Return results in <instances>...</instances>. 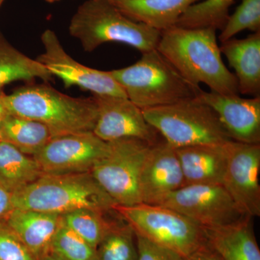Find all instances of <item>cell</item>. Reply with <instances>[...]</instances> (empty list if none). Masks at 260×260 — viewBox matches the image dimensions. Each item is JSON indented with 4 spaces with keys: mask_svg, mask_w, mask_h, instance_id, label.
<instances>
[{
    "mask_svg": "<svg viewBox=\"0 0 260 260\" xmlns=\"http://www.w3.org/2000/svg\"><path fill=\"white\" fill-rule=\"evenodd\" d=\"M44 175L36 159L0 140V183L12 193L21 190Z\"/></svg>",
    "mask_w": 260,
    "mask_h": 260,
    "instance_id": "obj_22",
    "label": "cell"
},
{
    "mask_svg": "<svg viewBox=\"0 0 260 260\" xmlns=\"http://www.w3.org/2000/svg\"><path fill=\"white\" fill-rule=\"evenodd\" d=\"M114 210L135 234L185 257L208 244L204 228L167 207L140 203Z\"/></svg>",
    "mask_w": 260,
    "mask_h": 260,
    "instance_id": "obj_7",
    "label": "cell"
},
{
    "mask_svg": "<svg viewBox=\"0 0 260 260\" xmlns=\"http://www.w3.org/2000/svg\"><path fill=\"white\" fill-rule=\"evenodd\" d=\"M109 143L93 132L54 137L34 157L44 174L91 172L109 151Z\"/></svg>",
    "mask_w": 260,
    "mask_h": 260,
    "instance_id": "obj_10",
    "label": "cell"
},
{
    "mask_svg": "<svg viewBox=\"0 0 260 260\" xmlns=\"http://www.w3.org/2000/svg\"><path fill=\"white\" fill-rule=\"evenodd\" d=\"M245 30L260 32V0H242L235 12L229 15L219 40L226 42Z\"/></svg>",
    "mask_w": 260,
    "mask_h": 260,
    "instance_id": "obj_28",
    "label": "cell"
},
{
    "mask_svg": "<svg viewBox=\"0 0 260 260\" xmlns=\"http://www.w3.org/2000/svg\"><path fill=\"white\" fill-rule=\"evenodd\" d=\"M196 98L213 109L231 139L260 144V97L245 99L201 89Z\"/></svg>",
    "mask_w": 260,
    "mask_h": 260,
    "instance_id": "obj_14",
    "label": "cell"
},
{
    "mask_svg": "<svg viewBox=\"0 0 260 260\" xmlns=\"http://www.w3.org/2000/svg\"><path fill=\"white\" fill-rule=\"evenodd\" d=\"M69 32L87 52L105 43L117 42L142 54L156 49L161 34L128 18L109 0H88L80 5L70 20Z\"/></svg>",
    "mask_w": 260,
    "mask_h": 260,
    "instance_id": "obj_5",
    "label": "cell"
},
{
    "mask_svg": "<svg viewBox=\"0 0 260 260\" xmlns=\"http://www.w3.org/2000/svg\"><path fill=\"white\" fill-rule=\"evenodd\" d=\"M45 1L49 3H56V2L59 1V0H45Z\"/></svg>",
    "mask_w": 260,
    "mask_h": 260,
    "instance_id": "obj_34",
    "label": "cell"
},
{
    "mask_svg": "<svg viewBox=\"0 0 260 260\" xmlns=\"http://www.w3.org/2000/svg\"><path fill=\"white\" fill-rule=\"evenodd\" d=\"M41 39L44 51L36 59L44 65L53 77L59 78L66 88L78 86L88 90L93 95L127 98L109 71L85 66L70 56L54 30H44Z\"/></svg>",
    "mask_w": 260,
    "mask_h": 260,
    "instance_id": "obj_11",
    "label": "cell"
},
{
    "mask_svg": "<svg viewBox=\"0 0 260 260\" xmlns=\"http://www.w3.org/2000/svg\"><path fill=\"white\" fill-rule=\"evenodd\" d=\"M42 260H57L55 258L52 257V256L50 255L46 256L45 257L43 258Z\"/></svg>",
    "mask_w": 260,
    "mask_h": 260,
    "instance_id": "obj_33",
    "label": "cell"
},
{
    "mask_svg": "<svg viewBox=\"0 0 260 260\" xmlns=\"http://www.w3.org/2000/svg\"><path fill=\"white\" fill-rule=\"evenodd\" d=\"M220 49L235 71L239 94L260 97V32L229 39Z\"/></svg>",
    "mask_w": 260,
    "mask_h": 260,
    "instance_id": "obj_18",
    "label": "cell"
},
{
    "mask_svg": "<svg viewBox=\"0 0 260 260\" xmlns=\"http://www.w3.org/2000/svg\"><path fill=\"white\" fill-rule=\"evenodd\" d=\"M52 138L47 126L34 119L7 112L0 120V140L30 156L39 153Z\"/></svg>",
    "mask_w": 260,
    "mask_h": 260,
    "instance_id": "obj_21",
    "label": "cell"
},
{
    "mask_svg": "<svg viewBox=\"0 0 260 260\" xmlns=\"http://www.w3.org/2000/svg\"><path fill=\"white\" fill-rule=\"evenodd\" d=\"M207 243L223 260H260L252 218L224 226L205 229Z\"/></svg>",
    "mask_w": 260,
    "mask_h": 260,
    "instance_id": "obj_19",
    "label": "cell"
},
{
    "mask_svg": "<svg viewBox=\"0 0 260 260\" xmlns=\"http://www.w3.org/2000/svg\"><path fill=\"white\" fill-rule=\"evenodd\" d=\"M235 0H202L191 5L175 26L185 28H211L222 30L229 17V9Z\"/></svg>",
    "mask_w": 260,
    "mask_h": 260,
    "instance_id": "obj_25",
    "label": "cell"
},
{
    "mask_svg": "<svg viewBox=\"0 0 260 260\" xmlns=\"http://www.w3.org/2000/svg\"><path fill=\"white\" fill-rule=\"evenodd\" d=\"M128 18L161 32L175 26L191 5L202 0H109Z\"/></svg>",
    "mask_w": 260,
    "mask_h": 260,
    "instance_id": "obj_20",
    "label": "cell"
},
{
    "mask_svg": "<svg viewBox=\"0 0 260 260\" xmlns=\"http://www.w3.org/2000/svg\"><path fill=\"white\" fill-rule=\"evenodd\" d=\"M138 260H186L177 251L158 245L136 234Z\"/></svg>",
    "mask_w": 260,
    "mask_h": 260,
    "instance_id": "obj_30",
    "label": "cell"
},
{
    "mask_svg": "<svg viewBox=\"0 0 260 260\" xmlns=\"http://www.w3.org/2000/svg\"><path fill=\"white\" fill-rule=\"evenodd\" d=\"M260 144L232 140L222 185L246 216H260Z\"/></svg>",
    "mask_w": 260,
    "mask_h": 260,
    "instance_id": "obj_13",
    "label": "cell"
},
{
    "mask_svg": "<svg viewBox=\"0 0 260 260\" xmlns=\"http://www.w3.org/2000/svg\"><path fill=\"white\" fill-rule=\"evenodd\" d=\"M185 186L176 148L162 140L151 145L140 179L142 203L160 205L174 191Z\"/></svg>",
    "mask_w": 260,
    "mask_h": 260,
    "instance_id": "obj_15",
    "label": "cell"
},
{
    "mask_svg": "<svg viewBox=\"0 0 260 260\" xmlns=\"http://www.w3.org/2000/svg\"><path fill=\"white\" fill-rule=\"evenodd\" d=\"M98 117L93 133L109 143L123 138H135L153 145L160 134L145 118L143 110L127 98L93 95Z\"/></svg>",
    "mask_w": 260,
    "mask_h": 260,
    "instance_id": "obj_12",
    "label": "cell"
},
{
    "mask_svg": "<svg viewBox=\"0 0 260 260\" xmlns=\"http://www.w3.org/2000/svg\"><path fill=\"white\" fill-rule=\"evenodd\" d=\"M13 209V194L0 183V220H5Z\"/></svg>",
    "mask_w": 260,
    "mask_h": 260,
    "instance_id": "obj_31",
    "label": "cell"
},
{
    "mask_svg": "<svg viewBox=\"0 0 260 260\" xmlns=\"http://www.w3.org/2000/svg\"><path fill=\"white\" fill-rule=\"evenodd\" d=\"M5 0H0V7L3 5V3H4Z\"/></svg>",
    "mask_w": 260,
    "mask_h": 260,
    "instance_id": "obj_35",
    "label": "cell"
},
{
    "mask_svg": "<svg viewBox=\"0 0 260 260\" xmlns=\"http://www.w3.org/2000/svg\"><path fill=\"white\" fill-rule=\"evenodd\" d=\"M186 260H223L208 244L200 248L191 255L186 257Z\"/></svg>",
    "mask_w": 260,
    "mask_h": 260,
    "instance_id": "obj_32",
    "label": "cell"
},
{
    "mask_svg": "<svg viewBox=\"0 0 260 260\" xmlns=\"http://www.w3.org/2000/svg\"><path fill=\"white\" fill-rule=\"evenodd\" d=\"M13 203L14 208L60 215L80 209L110 213L117 205L90 172L44 174L14 193Z\"/></svg>",
    "mask_w": 260,
    "mask_h": 260,
    "instance_id": "obj_3",
    "label": "cell"
},
{
    "mask_svg": "<svg viewBox=\"0 0 260 260\" xmlns=\"http://www.w3.org/2000/svg\"><path fill=\"white\" fill-rule=\"evenodd\" d=\"M5 220L36 259L42 260L49 255L53 238L61 223V215L14 208Z\"/></svg>",
    "mask_w": 260,
    "mask_h": 260,
    "instance_id": "obj_17",
    "label": "cell"
},
{
    "mask_svg": "<svg viewBox=\"0 0 260 260\" xmlns=\"http://www.w3.org/2000/svg\"><path fill=\"white\" fill-rule=\"evenodd\" d=\"M217 30L174 26L161 32L156 49L193 85L210 91L239 95L237 80L222 59Z\"/></svg>",
    "mask_w": 260,
    "mask_h": 260,
    "instance_id": "obj_1",
    "label": "cell"
},
{
    "mask_svg": "<svg viewBox=\"0 0 260 260\" xmlns=\"http://www.w3.org/2000/svg\"><path fill=\"white\" fill-rule=\"evenodd\" d=\"M52 78L44 65L15 49L0 37V89L7 84L19 80L41 79L48 82Z\"/></svg>",
    "mask_w": 260,
    "mask_h": 260,
    "instance_id": "obj_23",
    "label": "cell"
},
{
    "mask_svg": "<svg viewBox=\"0 0 260 260\" xmlns=\"http://www.w3.org/2000/svg\"><path fill=\"white\" fill-rule=\"evenodd\" d=\"M49 255L57 260H99L95 249L67 226L61 218L51 242Z\"/></svg>",
    "mask_w": 260,
    "mask_h": 260,
    "instance_id": "obj_27",
    "label": "cell"
},
{
    "mask_svg": "<svg viewBox=\"0 0 260 260\" xmlns=\"http://www.w3.org/2000/svg\"><path fill=\"white\" fill-rule=\"evenodd\" d=\"M3 99L7 112L42 123L53 138L93 132L97 120L93 96H70L44 84L22 87Z\"/></svg>",
    "mask_w": 260,
    "mask_h": 260,
    "instance_id": "obj_2",
    "label": "cell"
},
{
    "mask_svg": "<svg viewBox=\"0 0 260 260\" xmlns=\"http://www.w3.org/2000/svg\"><path fill=\"white\" fill-rule=\"evenodd\" d=\"M158 205L182 214L204 229L224 226L247 217L219 184L182 186Z\"/></svg>",
    "mask_w": 260,
    "mask_h": 260,
    "instance_id": "obj_9",
    "label": "cell"
},
{
    "mask_svg": "<svg viewBox=\"0 0 260 260\" xmlns=\"http://www.w3.org/2000/svg\"><path fill=\"white\" fill-rule=\"evenodd\" d=\"M143 112L149 124L174 148L232 140L213 109L196 97Z\"/></svg>",
    "mask_w": 260,
    "mask_h": 260,
    "instance_id": "obj_6",
    "label": "cell"
},
{
    "mask_svg": "<svg viewBox=\"0 0 260 260\" xmlns=\"http://www.w3.org/2000/svg\"><path fill=\"white\" fill-rule=\"evenodd\" d=\"M232 141L221 144L197 145L176 148L185 185H222Z\"/></svg>",
    "mask_w": 260,
    "mask_h": 260,
    "instance_id": "obj_16",
    "label": "cell"
},
{
    "mask_svg": "<svg viewBox=\"0 0 260 260\" xmlns=\"http://www.w3.org/2000/svg\"><path fill=\"white\" fill-rule=\"evenodd\" d=\"M110 213L80 209L63 214L61 218L67 226L76 233L94 249H96L99 243L115 223L116 220L107 218V214Z\"/></svg>",
    "mask_w": 260,
    "mask_h": 260,
    "instance_id": "obj_26",
    "label": "cell"
},
{
    "mask_svg": "<svg viewBox=\"0 0 260 260\" xmlns=\"http://www.w3.org/2000/svg\"><path fill=\"white\" fill-rule=\"evenodd\" d=\"M95 250L99 260H138L136 234L121 218L116 220Z\"/></svg>",
    "mask_w": 260,
    "mask_h": 260,
    "instance_id": "obj_24",
    "label": "cell"
},
{
    "mask_svg": "<svg viewBox=\"0 0 260 260\" xmlns=\"http://www.w3.org/2000/svg\"><path fill=\"white\" fill-rule=\"evenodd\" d=\"M0 260H37L5 220H0Z\"/></svg>",
    "mask_w": 260,
    "mask_h": 260,
    "instance_id": "obj_29",
    "label": "cell"
},
{
    "mask_svg": "<svg viewBox=\"0 0 260 260\" xmlns=\"http://www.w3.org/2000/svg\"><path fill=\"white\" fill-rule=\"evenodd\" d=\"M109 73L142 110L193 99L202 89L184 79L156 49L142 54L134 64Z\"/></svg>",
    "mask_w": 260,
    "mask_h": 260,
    "instance_id": "obj_4",
    "label": "cell"
},
{
    "mask_svg": "<svg viewBox=\"0 0 260 260\" xmlns=\"http://www.w3.org/2000/svg\"><path fill=\"white\" fill-rule=\"evenodd\" d=\"M109 145L107 155L90 173L116 204H140V174L151 145L135 138L114 140Z\"/></svg>",
    "mask_w": 260,
    "mask_h": 260,
    "instance_id": "obj_8",
    "label": "cell"
}]
</instances>
